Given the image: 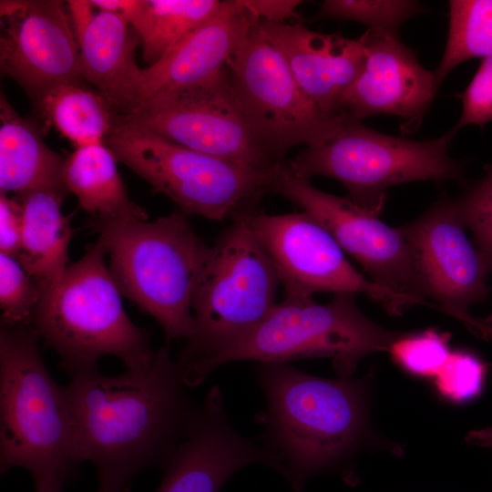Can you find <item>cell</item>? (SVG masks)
I'll return each mask as SVG.
<instances>
[{
    "instance_id": "cell-20",
    "label": "cell",
    "mask_w": 492,
    "mask_h": 492,
    "mask_svg": "<svg viewBox=\"0 0 492 492\" xmlns=\"http://www.w3.org/2000/svg\"><path fill=\"white\" fill-rule=\"evenodd\" d=\"M65 159L46 145L37 127L0 98V192L20 195L37 190L68 193Z\"/></svg>"
},
{
    "instance_id": "cell-27",
    "label": "cell",
    "mask_w": 492,
    "mask_h": 492,
    "mask_svg": "<svg viewBox=\"0 0 492 492\" xmlns=\"http://www.w3.org/2000/svg\"><path fill=\"white\" fill-rule=\"evenodd\" d=\"M422 10L420 3L409 0H326L321 4L319 16L356 21L368 29L398 34L399 26Z\"/></svg>"
},
{
    "instance_id": "cell-32",
    "label": "cell",
    "mask_w": 492,
    "mask_h": 492,
    "mask_svg": "<svg viewBox=\"0 0 492 492\" xmlns=\"http://www.w3.org/2000/svg\"><path fill=\"white\" fill-rule=\"evenodd\" d=\"M462 115L455 130L468 126L484 127L492 120V56L482 58L471 82L460 95Z\"/></svg>"
},
{
    "instance_id": "cell-30",
    "label": "cell",
    "mask_w": 492,
    "mask_h": 492,
    "mask_svg": "<svg viewBox=\"0 0 492 492\" xmlns=\"http://www.w3.org/2000/svg\"><path fill=\"white\" fill-rule=\"evenodd\" d=\"M454 207L475 240L489 270L492 272V166L487 168L480 180L458 198L452 199Z\"/></svg>"
},
{
    "instance_id": "cell-23",
    "label": "cell",
    "mask_w": 492,
    "mask_h": 492,
    "mask_svg": "<svg viewBox=\"0 0 492 492\" xmlns=\"http://www.w3.org/2000/svg\"><path fill=\"white\" fill-rule=\"evenodd\" d=\"M140 40L122 16L98 11L78 41L82 77L114 107L123 89L140 68L136 48Z\"/></svg>"
},
{
    "instance_id": "cell-2",
    "label": "cell",
    "mask_w": 492,
    "mask_h": 492,
    "mask_svg": "<svg viewBox=\"0 0 492 492\" xmlns=\"http://www.w3.org/2000/svg\"><path fill=\"white\" fill-rule=\"evenodd\" d=\"M255 373L266 403L256 415L260 439L293 492L348 465L369 442L370 376L324 378L288 363H259Z\"/></svg>"
},
{
    "instance_id": "cell-38",
    "label": "cell",
    "mask_w": 492,
    "mask_h": 492,
    "mask_svg": "<svg viewBox=\"0 0 492 492\" xmlns=\"http://www.w3.org/2000/svg\"><path fill=\"white\" fill-rule=\"evenodd\" d=\"M482 322L492 332V312Z\"/></svg>"
},
{
    "instance_id": "cell-31",
    "label": "cell",
    "mask_w": 492,
    "mask_h": 492,
    "mask_svg": "<svg viewBox=\"0 0 492 492\" xmlns=\"http://www.w3.org/2000/svg\"><path fill=\"white\" fill-rule=\"evenodd\" d=\"M486 372V365L474 354L452 350L434 377L436 391L450 403H466L481 393Z\"/></svg>"
},
{
    "instance_id": "cell-34",
    "label": "cell",
    "mask_w": 492,
    "mask_h": 492,
    "mask_svg": "<svg viewBox=\"0 0 492 492\" xmlns=\"http://www.w3.org/2000/svg\"><path fill=\"white\" fill-rule=\"evenodd\" d=\"M240 3L256 23L280 24L286 20L299 19L297 0H240Z\"/></svg>"
},
{
    "instance_id": "cell-33",
    "label": "cell",
    "mask_w": 492,
    "mask_h": 492,
    "mask_svg": "<svg viewBox=\"0 0 492 492\" xmlns=\"http://www.w3.org/2000/svg\"><path fill=\"white\" fill-rule=\"evenodd\" d=\"M23 209L15 196L0 192V251L17 257L23 232Z\"/></svg>"
},
{
    "instance_id": "cell-19",
    "label": "cell",
    "mask_w": 492,
    "mask_h": 492,
    "mask_svg": "<svg viewBox=\"0 0 492 492\" xmlns=\"http://www.w3.org/2000/svg\"><path fill=\"white\" fill-rule=\"evenodd\" d=\"M256 25L283 56L304 96L324 116L346 118L341 108L342 98L363 68L364 35L346 38L323 34L300 22Z\"/></svg>"
},
{
    "instance_id": "cell-37",
    "label": "cell",
    "mask_w": 492,
    "mask_h": 492,
    "mask_svg": "<svg viewBox=\"0 0 492 492\" xmlns=\"http://www.w3.org/2000/svg\"><path fill=\"white\" fill-rule=\"evenodd\" d=\"M97 492H122V490L110 484L99 483V487Z\"/></svg>"
},
{
    "instance_id": "cell-16",
    "label": "cell",
    "mask_w": 492,
    "mask_h": 492,
    "mask_svg": "<svg viewBox=\"0 0 492 492\" xmlns=\"http://www.w3.org/2000/svg\"><path fill=\"white\" fill-rule=\"evenodd\" d=\"M251 25L240 0L224 1L214 16L163 57L138 69L116 101L115 112L133 113L222 72L241 49Z\"/></svg>"
},
{
    "instance_id": "cell-35",
    "label": "cell",
    "mask_w": 492,
    "mask_h": 492,
    "mask_svg": "<svg viewBox=\"0 0 492 492\" xmlns=\"http://www.w3.org/2000/svg\"><path fill=\"white\" fill-rule=\"evenodd\" d=\"M66 7L70 25L78 42L94 20L97 9L91 0H69L67 1Z\"/></svg>"
},
{
    "instance_id": "cell-9",
    "label": "cell",
    "mask_w": 492,
    "mask_h": 492,
    "mask_svg": "<svg viewBox=\"0 0 492 492\" xmlns=\"http://www.w3.org/2000/svg\"><path fill=\"white\" fill-rule=\"evenodd\" d=\"M105 144L118 161L185 214L232 219L251 210L250 205L267 189V171L192 150L116 120Z\"/></svg>"
},
{
    "instance_id": "cell-17",
    "label": "cell",
    "mask_w": 492,
    "mask_h": 492,
    "mask_svg": "<svg viewBox=\"0 0 492 492\" xmlns=\"http://www.w3.org/2000/svg\"><path fill=\"white\" fill-rule=\"evenodd\" d=\"M253 464L283 472L276 456L231 425L223 394L214 386L197 405L186 435L160 466L163 477L157 492H220L234 473Z\"/></svg>"
},
{
    "instance_id": "cell-4",
    "label": "cell",
    "mask_w": 492,
    "mask_h": 492,
    "mask_svg": "<svg viewBox=\"0 0 492 492\" xmlns=\"http://www.w3.org/2000/svg\"><path fill=\"white\" fill-rule=\"evenodd\" d=\"M94 226L121 294L150 314L168 340H187L193 328L194 295L211 251L187 214L175 210L152 221Z\"/></svg>"
},
{
    "instance_id": "cell-8",
    "label": "cell",
    "mask_w": 492,
    "mask_h": 492,
    "mask_svg": "<svg viewBox=\"0 0 492 492\" xmlns=\"http://www.w3.org/2000/svg\"><path fill=\"white\" fill-rule=\"evenodd\" d=\"M402 333L365 316L356 304V294L336 293L323 304L313 299H284L256 328L217 354L206 375L235 361L288 363L326 357L338 377H351L363 358L388 352Z\"/></svg>"
},
{
    "instance_id": "cell-11",
    "label": "cell",
    "mask_w": 492,
    "mask_h": 492,
    "mask_svg": "<svg viewBox=\"0 0 492 492\" xmlns=\"http://www.w3.org/2000/svg\"><path fill=\"white\" fill-rule=\"evenodd\" d=\"M226 72L239 108L278 160L292 147L322 142L348 118L324 116L304 96L283 56L254 22Z\"/></svg>"
},
{
    "instance_id": "cell-15",
    "label": "cell",
    "mask_w": 492,
    "mask_h": 492,
    "mask_svg": "<svg viewBox=\"0 0 492 492\" xmlns=\"http://www.w3.org/2000/svg\"><path fill=\"white\" fill-rule=\"evenodd\" d=\"M0 67L36 101L53 87L80 82L79 46L59 0L0 2Z\"/></svg>"
},
{
    "instance_id": "cell-6",
    "label": "cell",
    "mask_w": 492,
    "mask_h": 492,
    "mask_svg": "<svg viewBox=\"0 0 492 492\" xmlns=\"http://www.w3.org/2000/svg\"><path fill=\"white\" fill-rule=\"evenodd\" d=\"M211 246L192 303L193 328L175 363L182 382L205 381L209 362L276 306L275 268L241 213Z\"/></svg>"
},
{
    "instance_id": "cell-18",
    "label": "cell",
    "mask_w": 492,
    "mask_h": 492,
    "mask_svg": "<svg viewBox=\"0 0 492 492\" xmlns=\"http://www.w3.org/2000/svg\"><path fill=\"white\" fill-rule=\"evenodd\" d=\"M363 68L344 93L341 108L351 119L374 114L420 121L439 87L434 71L421 66L398 34L368 29Z\"/></svg>"
},
{
    "instance_id": "cell-28",
    "label": "cell",
    "mask_w": 492,
    "mask_h": 492,
    "mask_svg": "<svg viewBox=\"0 0 492 492\" xmlns=\"http://www.w3.org/2000/svg\"><path fill=\"white\" fill-rule=\"evenodd\" d=\"M450 333L428 328L403 332L388 350L393 361L405 373L419 378L435 377L448 358Z\"/></svg>"
},
{
    "instance_id": "cell-25",
    "label": "cell",
    "mask_w": 492,
    "mask_h": 492,
    "mask_svg": "<svg viewBox=\"0 0 492 492\" xmlns=\"http://www.w3.org/2000/svg\"><path fill=\"white\" fill-rule=\"evenodd\" d=\"M36 102L46 120L76 149L105 143L117 116L101 93L81 81L53 87Z\"/></svg>"
},
{
    "instance_id": "cell-12",
    "label": "cell",
    "mask_w": 492,
    "mask_h": 492,
    "mask_svg": "<svg viewBox=\"0 0 492 492\" xmlns=\"http://www.w3.org/2000/svg\"><path fill=\"white\" fill-rule=\"evenodd\" d=\"M115 120L264 172L281 161L267 149L239 108L226 68L196 87L138 111L117 114Z\"/></svg>"
},
{
    "instance_id": "cell-21",
    "label": "cell",
    "mask_w": 492,
    "mask_h": 492,
    "mask_svg": "<svg viewBox=\"0 0 492 492\" xmlns=\"http://www.w3.org/2000/svg\"><path fill=\"white\" fill-rule=\"evenodd\" d=\"M67 192L37 190L15 195L23 209V232L17 259L40 292L56 282L68 266L74 230L62 212Z\"/></svg>"
},
{
    "instance_id": "cell-36",
    "label": "cell",
    "mask_w": 492,
    "mask_h": 492,
    "mask_svg": "<svg viewBox=\"0 0 492 492\" xmlns=\"http://www.w3.org/2000/svg\"><path fill=\"white\" fill-rule=\"evenodd\" d=\"M466 440L472 445L492 449V429L472 431Z\"/></svg>"
},
{
    "instance_id": "cell-1",
    "label": "cell",
    "mask_w": 492,
    "mask_h": 492,
    "mask_svg": "<svg viewBox=\"0 0 492 492\" xmlns=\"http://www.w3.org/2000/svg\"><path fill=\"white\" fill-rule=\"evenodd\" d=\"M70 375L67 388L80 460L96 466L99 483L122 492L138 474L163 465L197 408L168 343L147 364L122 374L105 375L97 365Z\"/></svg>"
},
{
    "instance_id": "cell-29",
    "label": "cell",
    "mask_w": 492,
    "mask_h": 492,
    "mask_svg": "<svg viewBox=\"0 0 492 492\" xmlns=\"http://www.w3.org/2000/svg\"><path fill=\"white\" fill-rule=\"evenodd\" d=\"M37 285L17 257L0 253L1 325L32 326Z\"/></svg>"
},
{
    "instance_id": "cell-14",
    "label": "cell",
    "mask_w": 492,
    "mask_h": 492,
    "mask_svg": "<svg viewBox=\"0 0 492 492\" xmlns=\"http://www.w3.org/2000/svg\"><path fill=\"white\" fill-rule=\"evenodd\" d=\"M415 257L427 299L464 323L473 333L492 339L469 307L488 295L490 273L484 258L467 238L452 199H440L415 220L398 227Z\"/></svg>"
},
{
    "instance_id": "cell-24",
    "label": "cell",
    "mask_w": 492,
    "mask_h": 492,
    "mask_svg": "<svg viewBox=\"0 0 492 492\" xmlns=\"http://www.w3.org/2000/svg\"><path fill=\"white\" fill-rule=\"evenodd\" d=\"M223 4L219 0H120L118 15L138 36L143 60L150 66L214 16Z\"/></svg>"
},
{
    "instance_id": "cell-26",
    "label": "cell",
    "mask_w": 492,
    "mask_h": 492,
    "mask_svg": "<svg viewBox=\"0 0 492 492\" xmlns=\"http://www.w3.org/2000/svg\"><path fill=\"white\" fill-rule=\"evenodd\" d=\"M488 56H492V0L450 1L447 42L434 71L437 85L459 64Z\"/></svg>"
},
{
    "instance_id": "cell-3",
    "label": "cell",
    "mask_w": 492,
    "mask_h": 492,
    "mask_svg": "<svg viewBox=\"0 0 492 492\" xmlns=\"http://www.w3.org/2000/svg\"><path fill=\"white\" fill-rule=\"evenodd\" d=\"M33 326L0 328V473L23 467L36 492H62L82 463L67 386L51 376Z\"/></svg>"
},
{
    "instance_id": "cell-7",
    "label": "cell",
    "mask_w": 492,
    "mask_h": 492,
    "mask_svg": "<svg viewBox=\"0 0 492 492\" xmlns=\"http://www.w3.org/2000/svg\"><path fill=\"white\" fill-rule=\"evenodd\" d=\"M456 130L437 138L412 140L377 132L359 120L345 118L324 140L306 147L288 167L310 179L322 175L340 181L349 199L379 216L386 190L416 180H460L462 164L448 154Z\"/></svg>"
},
{
    "instance_id": "cell-22",
    "label": "cell",
    "mask_w": 492,
    "mask_h": 492,
    "mask_svg": "<svg viewBox=\"0 0 492 492\" xmlns=\"http://www.w3.org/2000/svg\"><path fill=\"white\" fill-rule=\"evenodd\" d=\"M117 162L105 143L77 148L65 159V185L79 206L92 216L93 225L148 220L144 209L129 198Z\"/></svg>"
},
{
    "instance_id": "cell-13",
    "label": "cell",
    "mask_w": 492,
    "mask_h": 492,
    "mask_svg": "<svg viewBox=\"0 0 492 492\" xmlns=\"http://www.w3.org/2000/svg\"><path fill=\"white\" fill-rule=\"evenodd\" d=\"M277 272L285 299L311 300L317 292L364 293L391 316L404 311L385 290L358 272L333 235L309 213H241Z\"/></svg>"
},
{
    "instance_id": "cell-5",
    "label": "cell",
    "mask_w": 492,
    "mask_h": 492,
    "mask_svg": "<svg viewBox=\"0 0 492 492\" xmlns=\"http://www.w3.org/2000/svg\"><path fill=\"white\" fill-rule=\"evenodd\" d=\"M106 256L97 239L56 282L39 292L32 326L70 374L97 366L106 355L117 356L127 370H134L155 353L149 333L126 313Z\"/></svg>"
},
{
    "instance_id": "cell-10",
    "label": "cell",
    "mask_w": 492,
    "mask_h": 492,
    "mask_svg": "<svg viewBox=\"0 0 492 492\" xmlns=\"http://www.w3.org/2000/svg\"><path fill=\"white\" fill-rule=\"evenodd\" d=\"M266 187L316 219L404 312L428 303L415 257L398 227L388 226L349 198L314 188L282 160L268 170Z\"/></svg>"
}]
</instances>
